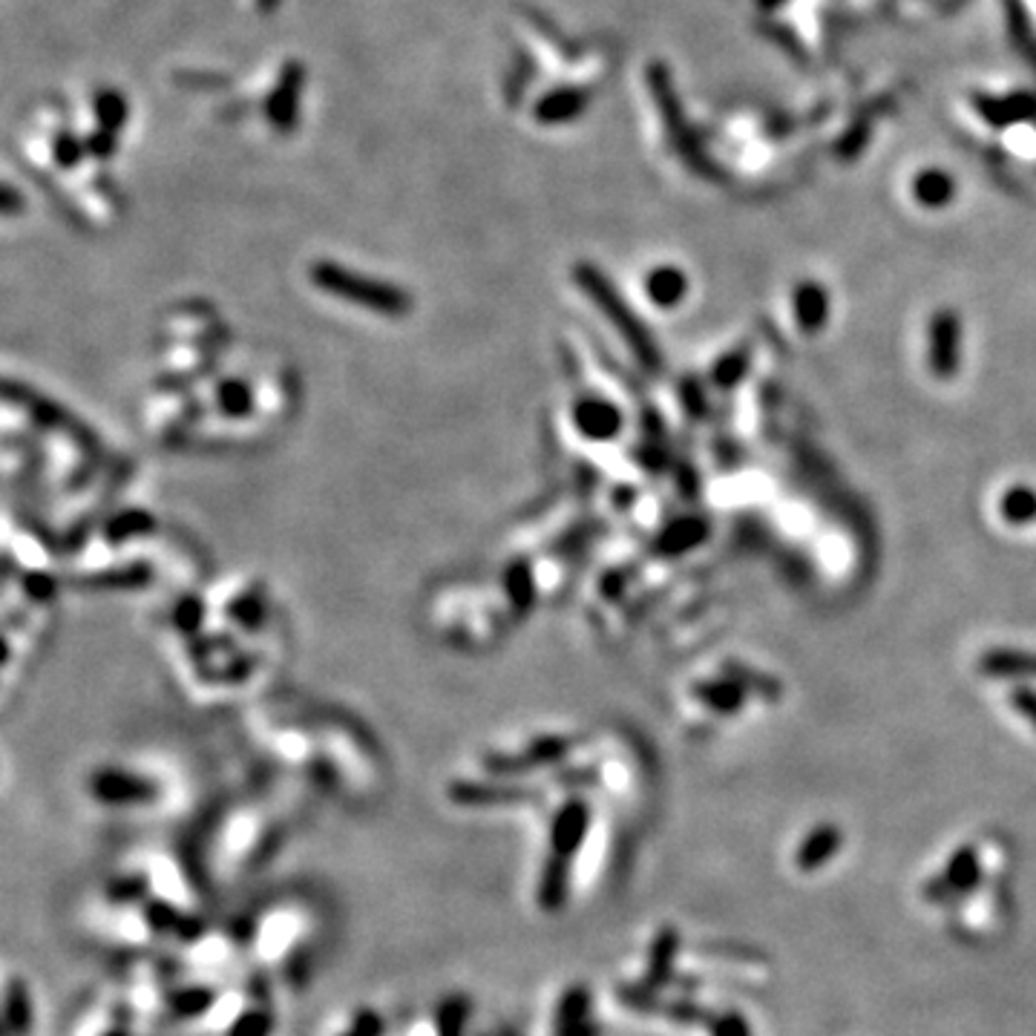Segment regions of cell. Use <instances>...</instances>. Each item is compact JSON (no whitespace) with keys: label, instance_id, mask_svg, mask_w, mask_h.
<instances>
[{"label":"cell","instance_id":"obj_10","mask_svg":"<svg viewBox=\"0 0 1036 1036\" xmlns=\"http://www.w3.org/2000/svg\"><path fill=\"white\" fill-rule=\"evenodd\" d=\"M642 291L648 297V302L654 309L671 311L677 306H682L686 300V294H689V277H686V271L677 269V265H654V269L645 274L642 279Z\"/></svg>","mask_w":1036,"mask_h":1036},{"label":"cell","instance_id":"obj_24","mask_svg":"<svg viewBox=\"0 0 1036 1036\" xmlns=\"http://www.w3.org/2000/svg\"><path fill=\"white\" fill-rule=\"evenodd\" d=\"M749 366H752V348L749 346L731 348L728 355H723L721 360L714 364L712 383L717 389H723V392H726V389H735L737 383L746 378Z\"/></svg>","mask_w":1036,"mask_h":1036},{"label":"cell","instance_id":"obj_31","mask_svg":"<svg viewBox=\"0 0 1036 1036\" xmlns=\"http://www.w3.org/2000/svg\"><path fill=\"white\" fill-rule=\"evenodd\" d=\"M271 1031H274V1020L269 1011H246L230 1025L228 1036H271Z\"/></svg>","mask_w":1036,"mask_h":1036},{"label":"cell","instance_id":"obj_14","mask_svg":"<svg viewBox=\"0 0 1036 1036\" xmlns=\"http://www.w3.org/2000/svg\"><path fill=\"white\" fill-rule=\"evenodd\" d=\"M585 104H587V95L582 93V90L559 87V90H553V93H547L538 98L536 107H533V119H536L538 124H547V127L568 124V121L582 116Z\"/></svg>","mask_w":1036,"mask_h":1036},{"label":"cell","instance_id":"obj_7","mask_svg":"<svg viewBox=\"0 0 1036 1036\" xmlns=\"http://www.w3.org/2000/svg\"><path fill=\"white\" fill-rule=\"evenodd\" d=\"M591 803L585 798L564 800L550 821V855L573 861L591 832Z\"/></svg>","mask_w":1036,"mask_h":1036},{"label":"cell","instance_id":"obj_37","mask_svg":"<svg viewBox=\"0 0 1036 1036\" xmlns=\"http://www.w3.org/2000/svg\"><path fill=\"white\" fill-rule=\"evenodd\" d=\"M110 893H112V895H127V898H135V895L142 893V884H139V879H133V881H116V884H112Z\"/></svg>","mask_w":1036,"mask_h":1036},{"label":"cell","instance_id":"obj_2","mask_svg":"<svg viewBox=\"0 0 1036 1036\" xmlns=\"http://www.w3.org/2000/svg\"><path fill=\"white\" fill-rule=\"evenodd\" d=\"M573 283L582 288V294L591 300V306L608 320L610 329L622 337V343L628 346L633 360L645 366L648 372H659L663 357H659L654 334L645 329V323L636 317V311H633L626 302V297L617 291V285L610 283L608 274L596 269V265H591V262H579V265H573Z\"/></svg>","mask_w":1036,"mask_h":1036},{"label":"cell","instance_id":"obj_19","mask_svg":"<svg viewBox=\"0 0 1036 1036\" xmlns=\"http://www.w3.org/2000/svg\"><path fill=\"white\" fill-rule=\"evenodd\" d=\"M999 515H1002V522L1011 524V527H1028L1031 522H1036L1034 487H1028V484L1008 487V490L1002 492V499H999Z\"/></svg>","mask_w":1036,"mask_h":1036},{"label":"cell","instance_id":"obj_21","mask_svg":"<svg viewBox=\"0 0 1036 1036\" xmlns=\"http://www.w3.org/2000/svg\"><path fill=\"white\" fill-rule=\"evenodd\" d=\"M95 107V121H98V130H107V133H121V127L127 124V116H130V104L121 95V90H110L104 87L95 93L93 98Z\"/></svg>","mask_w":1036,"mask_h":1036},{"label":"cell","instance_id":"obj_38","mask_svg":"<svg viewBox=\"0 0 1036 1036\" xmlns=\"http://www.w3.org/2000/svg\"><path fill=\"white\" fill-rule=\"evenodd\" d=\"M556 1036H602V1028L599 1025H594V1022H582V1025H576V1028L562 1031V1034H556Z\"/></svg>","mask_w":1036,"mask_h":1036},{"label":"cell","instance_id":"obj_12","mask_svg":"<svg viewBox=\"0 0 1036 1036\" xmlns=\"http://www.w3.org/2000/svg\"><path fill=\"white\" fill-rule=\"evenodd\" d=\"M979 674L993 680H1036V651L990 648L979 657Z\"/></svg>","mask_w":1036,"mask_h":1036},{"label":"cell","instance_id":"obj_5","mask_svg":"<svg viewBox=\"0 0 1036 1036\" xmlns=\"http://www.w3.org/2000/svg\"><path fill=\"white\" fill-rule=\"evenodd\" d=\"M962 360V320L953 309H939L927 325V366L936 380H953Z\"/></svg>","mask_w":1036,"mask_h":1036},{"label":"cell","instance_id":"obj_6","mask_svg":"<svg viewBox=\"0 0 1036 1036\" xmlns=\"http://www.w3.org/2000/svg\"><path fill=\"white\" fill-rule=\"evenodd\" d=\"M573 740L562 735H547L536 737L531 746H524L519 754H490L487 758V769L496 775H524L533 769L553 766L559 760H564L573 749Z\"/></svg>","mask_w":1036,"mask_h":1036},{"label":"cell","instance_id":"obj_1","mask_svg":"<svg viewBox=\"0 0 1036 1036\" xmlns=\"http://www.w3.org/2000/svg\"><path fill=\"white\" fill-rule=\"evenodd\" d=\"M309 283L317 291L343 302L348 309L366 311V314L386 317V320H401L412 314V294L404 285L389 283L374 274L357 271L352 265H343L337 260H314L309 265Z\"/></svg>","mask_w":1036,"mask_h":1036},{"label":"cell","instance_id":"obj_27","mask_svg":"<svg viewBox=\"0 0 1036 1036\" xmlns=\"http://www.w3.org/2000/svg\"><path fill=\"white\" fill-rule=\"evenodd\" d=\"M216 1002L214 988H182L170 997V1008L176 1016H199Z\"/></svg>","mask_w":1036,"mask_h":1036},{"label":"cell","instance_id":"obj_20","mask_svg":"<svg viewBox=\"0 0 1036 1036\" xmlns=\"http://www.w3.org/2000/svg\"><path fill=\"white\" fill-rule=\"evenodd\" d=\"M587 1013H591V990L585 985H573L562 993L559 999V1005H556L553 1013V1028L556 1034H562V1031L576 1028L582 1022H587Z\"/></svg>","mask_w":1036,"mask_h":1036},{"label":"cell","instance_id":"obj_3","mask_svg":"<svg viewBox=\"0 0 1036 1036\" xmlns=\"http://www.w3.org/2000/svg\"><path fill=\"white\" fill-rule=\"evenodd\" d=\"M90 798L102 807H144L158 798V784L153 777L139 775L133 769L124 766H98L87 777Z\"/></svg>","mask_w":1036,"mask_h":1036},{"label":"cell","instance_id":"obj_15","mask_svg":"<svg viewBox=\"0 0 1036 1036\" xmlns=\"http://www.w3.org/2000/svg\"><path fill=\"white\" fill-rule=\"evenodd\" d=\"M708 538V522L696 515H682L677 522L665 524V531L657 538V550L663 556H682L700 547Z\"/></svg>","mask_w":1036,"mask_h":1036},{"label":"cell","instance_id":"obj_4","mask_svg":"<svg viewBox=\"0 0 1036 1036\" xmlns=\"http://www.w3.org/2000/svg\"><path fill=\"white\" fill-rule=\"evenodd\" d=\"M568 420L579 438L591 443H608L622 436L626 429V412L619 409L610 397L599 392H579L568 404Z\"/></svg>","mask_w":1036,"mask_h":1036},{"label":"cell","instance_id":"obj_40","mask_svg":"<svg viewBox=\"0 0 1036 1036\" xmlns=\"http://www.w3.org/2000/svg\"><path fill=\"white\" fill-rule=\"evenodd\" d=\"M104 1036H127V1031H121V1028H116V1031H110V1034H104Z\"/></svg>","mask_w":1036,"mask_h":1036},{"label":"cell","instance_id":"obj_32","mask_svg":"<svg viewBox=\"0 0 1036 1036\" xmlns=\"http://www.w3.org/2000/svg\"><path fill=\"white\" fill-rule=\"evenodd\" d=\"M708 1031H712V1036H752V1025L737 1011L714 1013Z\"/></svg>","mask_w":1036,"mask_h":1036},{"label":"cell","instance_id":"obj_25","mask_svg":"<svg viewBox=\"0 0 1036 1036\" xmlns=\"http://www.w3.org/2000/svg\"><path fill=\"white\" fill-rule=\"evenodd\" d=\"M469 1005L467 997H446L436 1011V1031L438 1036H464L469 1025Z\"/></svg>","mask_w":1036,"mask_h":1036},{"label":"cell","instance_id":"obj_17","mask_svg":"<svg viewBox=\"0 0 1036 1036\" xmlns=\"http://www.w3.org/2000/svg\"><path fill=\"white\" fill-rule=\"evenodd\" d=\"M691 694H694L705 708H712V712H717V714L740 712L746 703V696H749L743 686H737V682L728 680V677L694 682V686H691Z\"/></svg>","mask_w":1036,"mask_h":1036},{"label":"cell","instance_id":"obj_36","mask_svg":"<svg viewBox=\"0 0 1036 1036\" xmlns=\"http://www.w3.org/2000/svg\"><path fill=\"white\" fill-rule=\"evenodd\" d=\"M921 895H925V902L930 904H953L958 898V895L950 890L948 881H944V876H936V879L927 881V884L921 886Z\"/></svg>","mask_w":1036,"mask_h":1036},{"label":"cell","instance_id":"obj_18","mask_svg":"<svg viewBox=\"0 0 1036 1036\" xmlns=\"http://www.w3.org/2000/svg\"><path fill=\"white\" fill-rule=\"evenodd\" d=\"M944 881L956 895H970L981 881V864L979 853L974 847H962L953 858H950L948 870L942 872Z\"/></svg>","mask_w":1036,"mask_h":1036},{"label":"cell","instance_id":"obj_35","mask_svg":"<svg viewBox=\"0 0 1036 1036\" xmlns=\"http://www.w3.org/2000/svg\"><path fill=\"white\" fill-rule=\"evenodd\" d=\"M87 153L93 158H110L112 153L119 151V135L116 133H107V130H95V133H90V139L87 142Z\"/></svg>","mask_w":1036,"mask_h":1036},{"label":"cell","instance_id":"obj_9","mask_svg":"<svg viewBox=\"0 0 1036 1036\" xmlns=\"http://www.w3.org/2000/svg\"><path fill=\"white\" fill-rule=\"evenodd\" d=\"M791 314L803 334H821L830 323L832 302L830 294L815 279H803L791 291Z\"/></svg>","mask_w":1036,"mask_h":1036},{"label":"cell","instance_id":"obj_28","mask_svg":"<svg viewBox=\"0 0 1036 1036\" xmlns=\"http://www.w3.org/2000/svg\"><path fill=\"white\" fill-rule=\"evenodd\" d=\"M659 1013H663V1016H668L671 1022H680V1025H708V1022H712V1016H714V1011H708V1008H703V1005H696L691 997L663 1002V1005H659Z\"/></svg>","mask_w":1036,"mask_h":1036},{"label":"cell","instance_id":"obj_22","mask_svg":"<svg viewBox=\"0 0 1036 1036\" xmlns=\"http://www.w3.org/2000/svg\"><path fill=\"white\" fill-rule=\"evenodd\" d=\"M956 193V182L950 179L948 174L942 170H925V174L916 176V182H913V197H916L918 205L925 207H944Z\"/></svg>","mask_w":1036,"mask_h":1036},{"label":"cell","instance_id":"obj_16","mask_svg":"<svg viewBox=\"0 0 1036 1036\" xmlns=\"http://www.w3.org/2000/svg\"><path fill=\"white\" fill-rule=\"evenodd\" d=\"M570 893V861L547 855L545 867H541V879H538V907L545 913L562 910Z\"/></svg>","mask_w":1036,"mask_h":1036},{"label":"cell","instance_id":"obj_30","mask_svg":"<svg viewBox=\"0 0 1036 1036\" xmlns=\"http://www.w3.org/2000/svg\"><path fill=\"white\" fill-rule=\"evenodd\" d=\"M188 916L182 913H176L170 904H153L151 910H147V925L156 930V933H188Z\"/></svg>","mask_w":1036,"mask_h":1036},{"label":"cell","instance_id":"obj_33","mask_svg":"<svg viewBox=\"0 0 1036 1036\" xmlns=\"http://www.w3.org/2000/svg\"><path fill=\"white\" fill-rule=\"evenodd\" d=\"M383 1020H380V1013L372 1011V1008H364V1011L355 1013V1020L343 1031L341 1036H383Z\"/></svg>","mask_w":1036,"mask_h":1036},{"label":"cell","instance_id":"obj_8","mask_svg":"<svg viewBox=\"0 0 1036 1036\" xmlns=\"http://www.w3.org/2000/svg\"><path fill=\"white\" fill-rule=\"evenodd\" d=\"M302 81H306V70H302V63L288 61L279 72V81L274 93L269 95V104H265V116H269L271 127L279 130V133H291L294 127H297V110H300V93H302Z\"/></svg>","mask_w":1036,"mask_h":1036},{"label":"cell","instance_id":"obj_13","mask_svg":"<svg viewBox=\"0 0 1036 1036\" xmlns=\"http://www.w3.org/2000/svg\"><path fill=\"white\" fill-rule=\"evenodd\" d=\"M841 844H844V835H841L835 823H818L815 830L800 841L798 853H795V864H798L803 872L821 870L823 864L832 861V858L838 855Z\"/></svg>","mask_w":1036,"mask_h":1036},{"label":"cell","instance_id":"obj_11","mask_svg":"<svg viewBox=\"0 0 1036 1036\" xmlns=\"http://www.w3.org/2000/svg\"><path fill=\"white\" fill-rule=\"evenodd\" d=\"M677 953H680V933L674 930V927H663L651 944V956H648V974L645 979L640 981L642 988L654 990L659 993L663 988L674 985L677 974H674V962H677Z\"/></svg>","mask_w":1036,"mask_h":1036},{"label":"cell","instance_id":"obj_29","mask_svg":"<svg viewBox=\"0 0 1036 1036\" xmlns=\"http://www.w3.org/2000/svg\"><path fill=\"white\" fill-rule=\"evenodd\" d=\"M87 156V144L75 139L72 133H58L56 142H52V162L61 170H72V167H79Z\"/></svg>","mask_w":1036,"mask_h":1036},{"label":"cell","instance_id":"obj_26","mask_svg":"<svg viewBox=\"0 0 1036 1036\" xmlns=\"http://www.w3.org/2000/svg\"><path fill=\"white\" fill-rule=\"evenodd\" d=\"M7 1034L9 1036H21L29 1031L32 1025V1002L29 993L21 981H12L7 990Z\"/></svg>","mask_w":1036,"mask_h":1036},{"label":"cell","instance_id":"obj_39","mask_svg":"<svg viewBox=\"0 0 1036 1036\" xmlns=\"http://www.w3.org/2000/svg\"><path fill=\"white\" fill-rule=\"evenodd\" d=\"M277 3H279V0H260V7L265 9V12H271V9L277 7Z\"/></svg>","mask_w":1036,"mask_h":1036},{"label":"cell","instance_id":"obj_23","mask_svg":"<svg viewBox=\"0 0 1036 1036\" xmlns=\"http://www.w3.org/2000/svg\"><path fill=\"white\" fill-rule=\"evenodd\" d=\"M723 677L735 680L737 686H743L746 694H758V696H763V700H769V703H777V700L784 696V689L777 686L775 677H766V674L752 671V668H749V665H743V663H726V665H723Z\"/></svg>","mask_w":1036,"mask_h":1036},{"label":"cell","instance_id":"obj_34","mask_svg":"<svg viewBox=\"0 0 1036 1036\" xmlns=\"http://www.w3.org/2000/svg\"><path fill=\"white\" fill-rule=\"evenodd\" d=\"M1008 703H1011V708H1016L1022 721L1028 723L1031 728H1036V689H1031V686H1016V689L1008 694Z\"/></svg>","mask_w":1036,"mask_h":1036}]
</instances>
